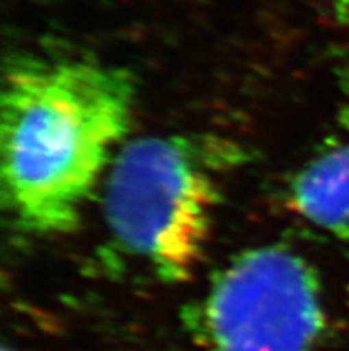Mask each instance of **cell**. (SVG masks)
<instances>
[{
  "label": "cell",
  "instance_id": "6da1fadb",
  "mask_svg": "<svg viewBox=\"0 0 349 351\" xmlns=\"http://www.w3.org/2000/svg\"><path fill=\"white\" fill-rule=\"evenodd\" d=\"M125 70L84 59H22L2 88V184L16 221L36 234L75 227L134 116Z\"/></svg>",
  "mask_w": 349,
  "mask_h": 351
},
{
  "label": "cell",
  "instance_id": "7a4b0ae2",
  "mask_svg": "<svg viewBox=\"0 0 349 351\" xmlns=\"http://www.w3.org/2000/svg\"><path fill=\"white\" fill-rule=\"evenodd\" d=\"M217 182L198 145L178 136L127 143L112 160L104 218L112 241L168 284L189 280L214 221Z\"/></svg>",
  "mask_w": 349,
  "mask_h": 351
},
{
  "label": "cell",
  "instance_id": "3957f363",
  "mask_svg": "<svg viewBox=\"0 0 349 351\" xmlns=\"http://www.w3.org/2000/svg\"><path fill=\"white\" fill-rule=\"evenodd\" d=\"M187 328L200 351H315L326 330L317 273L285 246L246 250L216 273Z\"/></svg>",
  "mask_w": 349,
  "mask_h": 351
},
{
  "label": "cell",
  "instance_id": "277c9868",
  "mask_svg": "<svg viewBox=\"0 0 349 351\" xmlns=\"http://www.w3.org/2000/svg\"><path fill=\"white\" fill-rule=\"evenodd\" d=\"M287 198L298 218L349 239V139L310 159L291 180Z\"/></svg>",
  "mask_w": 349,
  "mask_h": 351
},
{
  "label": "cell",
  "instance_id": "5b68a950",
  "mask_svg": "<svg viewBox=\"0 0 349 351\" xmlns=\"http://www.w3.org/2000/svg\"><path fill=\"white\" fill-rule=\"evenodd\" d=\"M2 351H22V350H18V348H11V346H4L2 348Z\"/></svg>",
  "mask_w": 349,
  "mask_h": 351
}]
</instances>
